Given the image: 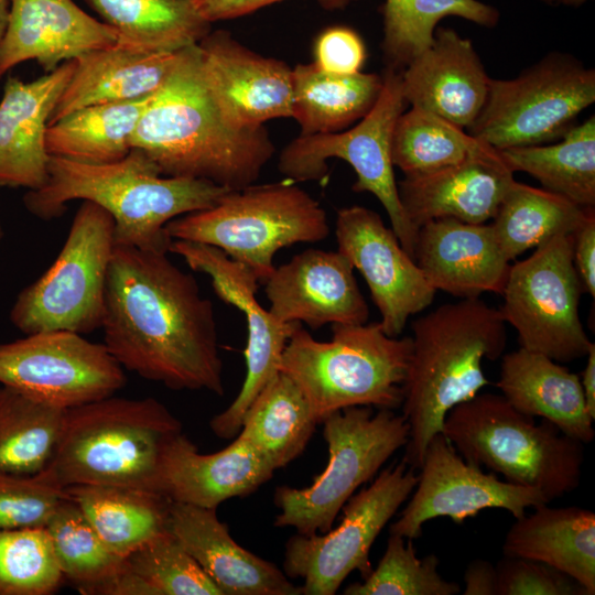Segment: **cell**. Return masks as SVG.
<instances>
[{
  "label": "cell",
  "instance_id": "47",
  "mask_svg": "<svg viewBox=\"0 0 595 595\" xmlns=\"http://www.w3.org/2000/svg\"><path fill=\"white\" fill-rule=\"evenodd\" d=\"M366 46L353 29L337 25L323 30L314 42V64L321 69L349 75L361 72Z\"/></svg>",
  "mask_w": 595,
  "mask_h": 595
},
{
  "label": "cell",
  "instance_id": "15",
  "mask_svg": "<svg viewBox=\"0 0 595 595\" xmlns=\"http://www.w3.org/2000/svg\"><path fill=\"white\" fill-rule=\"evenodd\" d=\"M127 382L104 343L68 331H45L0 344V385L60 409L97 401Z\"/></svg>",
  "mask_w": 595,
  "mask_h": 595
},
{
  "label": "cell",
  "instance_id": "12",
  "mask_svg": "<svg viewBox=\"0 0 595 595\" xmlns=\"http://www.w3.org/2000/svg\"><path fill=\"white\" fill-rule=\"evenodd\" d=\"M594 101V69L552 53L512 79L491 78L468 133L497 150L545 144L561 139Z\"/></svg>",
  "mask_w": 595,
  "mask_h": 595
},
{
  "label": "cell",
  "instance_id": "10",
  "mask_svg": "<svg viewBox=\"0 0 595 595\" xmlns=\"http://www.w3.org/2000/svg\"><path fill=\"white\" fill-rule=\"evenodd\" d=\"M115 220L101 206L83 201L52 266L18 295L10 312L24 334L101 328Z\"/></svg>",
  "mask_w": 595,
  "mask_h": 595
},
{
  "label": "cell",
  "instance_id": "26",
  "mask_svg": "<svg viewBox=\"0 0 595 595\" xmlns=\"http://www.w3.org/2000/svg\"><path fill=\"white\" fill-rule=\"evenodd\" d=\"M167 529L221 595H302L275 564L238 544L216 509L171 501Z\"/></svg>",
  "mask_w": 595,
  "mask_h": 595
},
{
  "label": "cell",
  "instance_id": "19",
  "mask_svg": "<svg viewBox=\"0 0 595 595\" xmlns=\"http://www.w3.org/2000/svg\"><path fill=\"white\" fill-rule=\"evenodd\" d=\"M198 48L205 84L230 127L255 129L292 118V68L284 62L249 50L225 30L210 31Z\"/></svg>",
  "mask_w": 595,
  "mask_h": 595
},
{
  "label": "cell",
  "instance_id": "35",
  "mask_svg": "<svg viewBox=\"0 0 595 595\" xmlns=\"http://www.w3.org/2000/svg\"><path fill=\"white\" fill-rule=\"evenodd\" d=\"M515 173H528L542 188L584 208L595 205V118L572 127L553 144L498 150Z\"/></svg>",
  "mask_w": 595,
  "mask_h": 595
},
{
  "label": "cell",
  "instance_id": "13",
  "mask_svg": "<svg viewBox=\"0 0 595 595\" xmlns=\"http://www.w3.org/2000/svg\"><path fill=\"white\" fill-rule=\"evenodd\" d=\"M582 292L573 235H559L510 266L498 310L520 347L570 363L586 356L592 345L580 317Z\"/></svg>",
  "mask_w": 595,
  "mask_h": 595
},
{
  "label": "cell",
  "instance_id": "43",
  "mask_svg": "<svg viewBox=\"0 0 595 595\" xmlns=\"http://www.w3.org/2000/svg\"><path fill=\"white\" fill-rule=\"evenodd\" d=\"M125 565L145 595H221L169 530L130 553Z\"/></svg>",
  "mask_w": 595,
  "mask_h": 595
},
{
  "label": "cell",
  "instance_id": "37",
  "mask_svg": "<svg viewBox=\"0 0 595 595\" xmlns=\"http://www.w3.org/2000/svg\"><path fill=\"white\" fill-rule=\"evenodd\" d=\"M593 209L515 180L491 227L504 256L511 262L555 236L573 235Z\"/></svg>",
  "mask_w": 595,
  "mask_h": 595
},
{
  "label": "cell",
  "instance_id": "45",
  "mask_svg": "<svg viewBox=\"0 0 595 595\" xmlns=\"http://www.w3.org/2000/svg\"><path fill=\"white\" fill-rule=\"evenodd\" d=\"M65 497V489L42 470L33 475L0 470V530L45 528Z\"/></svg>",
  "mask_w": 595,
  "mask_h": 595
},
{
  "label": "cell",
  "instance_id": "28",
  "mask_svg": "<svg viewBox=\"0 0 595 595\" xmlns=\"http://www.w3.org/2000/svg\"><path fill=\"white\" fill-rule=\"evenodd\" d=\"M500 358L496 387L515 409L549 421L583 444L594 440V420L587 411L577 374L522 347Z\"/></svg>",
  "mask_w": 595,
  "mask_h": 595
},
{
  "label": "cell",
  "instance_id": "20",
  "mask_svg": "<svg viewBox=\"0 0 595 595\" xmlns=\"http://www.w3.org/2000/svg\"><path fill=\"white\" fill-rule=\"evenodd\" d=\"M350 261L338 250L306 249L274 269L264 282L271 314L283 323L365 324L368 304Z\"/></svg>",
  "mask_w": 595,
  "mask_h": 595
},
{
  "label": "cell",
  "instance_id": "52",
  "mask_svg": "<svg viewBox=\"0 0 595 595\" xmlns=\"http://www.w3.org/2000/svg\"><path fill=\"white\" fill-rule=\"evenodd\" d=\"M10 0H0V47L7 31Z\"/></svg>",
  "mask_w": 595,
  "mask_h": 595
},
{
  "label": "cell",
  "instance_id": "33",
  "mask_svg": "<svg viewBox=\"0 0 595 595\" xmlns=\"http://www.w3.org/2000/svg\"><path fill=\"white\" fill-rule=\"evenodd\" d=\"M118 34L116 45L145 53H174L198 44L210 24L193 0H88Z\"/></svg>",
  "mask_w": 595,
  "mask_h": 595
},
{
  "label": "cell",
  "instance_id": "36",
  "mask_svg": "<svg viewBox=\"0 0 595 595\" xmlns=\"http://www.w3.org/2000/svg\"><path fill=\"white\" fill-rule=\"evenodd\" d=\"M150 96L134 100L93 105L77 109L46 130L48 155L87 164L123 159Z\"/></svg>",
  "mask_w": 595,
  "mask_h": 595
},
{
  "label": "cell",
  "instance_id": "4",
  "mask_svg": "<svg viewBox=\"0 0 595 595\" xmlns=\"http://www.w3.org/2000/svg\"><path fill=\"white\" fill-rule=\"evenodd\" d=\"M411 331L401 403L409 425L403 461L419 469L448 411L489 383L483 361L504 355L507 331L499 310L479 298L442 304L416 317Z\"/></svg>",
  "mask_w": 595,
  "mask_h": 595
},
{
  "label": "cell",
  "instance_id": "11",
  "mask_svg": "<svg viewBox=\"0 0 595 595\" xmlns=\"http://www.w3.org/2000/svg\"><path fill=\"white\" fill-rule=\"evenodd\" d=\"M380 95L357 125L333 133L299 134L281 151L278 169L291 182H321L329 159L347 162L356 173L353 191L371 193L387 212L391 228L413 258L418 229L401 205L391 155L392 134L407 101L401 73L387 67Z\"/></svg>",
  "mask_w": 595,
  "mask_h": 595
},
{
  "label": "cell",
  "instance_id": "8",
  "mask_svg": "<svg viewBox=\"0 0 595 595\" xmlns=\"http://www.w3.org/2000/svg\"><path fill=\"white\" fill-rule=\"evenodd\" d=\"M165 229L172 239L220 249L263 283L275 269L278 250L329 235L325 209L291 181L229 191L214 206L178 216Z\"/></svg>",
  "mask_w": 595,
  "mask_h": 595
},
{
  "label": "cell",
  "instance_id": "2",
  "mask_svg": "<svg viewBox=\"0 0 595 595\" xmlns=\"http://www.w3.org/2000/svg\"><path fill=\"white\" fill-rule=\"evenodd\" d=\"M130 145L163 176L206 180L234 191L255 184L275 151L264 127L240 130L223 119L204 80L198 44L177 52Z\"/></svg>",
  "mask_w": 595,
  "mask_h": 595
},
{
  "label": "cell",
  "instance_id": "16",
  "mask_svg": "<svg viewBox=\"0 0 595 595\" xmlns=\"http://www.w3.org/2000/svg\"><path fill=\"white\" fill-rule=\"evenodd\" d=\"M169 251L182 257L193 271L207 274L216 295L237 307L246 317L248 339L244 351V383L234 401L209 421L216 436L232 440L239 433L244 414L252 400L279 371L286 343L301 324L283 323L263 309L256 296L259 280L255 272L220 249L202 242L173 239Z\"/></svg>",
  "mask_w": 595,
  "mask_h": 595
},
{
  "label": "cell",
  "instance_id": "18",
  "mask_svg": "<svg viewBox=\"0 0 595 595\" xmlns=\"http://www.w3.org/2000/svg\"><path fill=\"white\" fill-rule=\"evenodd\" d=\"M335 235L338 251L367 283L385 333L398 337L412 315L432 304L436 291L375 210L339 208Z\"/></svg>",
  "mask_w": 595,
  "mask_h": 595
},
{
  "label": "cell",
  "instance_id": "22",
  "mask_svg": "<svg viewBox=\"0 0 595 595\" xmlns=\"http://www.w3.org/2000/svg\"><path fill=\"white\" fill-rule=\"evenodd\" d=\"M413 259L435 291L458 299L501 294L511 266L491 224L453 218L433 219L419 227Z\"/></svg>",
  "mask_w": 595,
  "mask_h": 595
},
{
  "label": "cell",
  "instance_id": "9",
  "mask_svg": "<svg viewBox=\"0 0 595 595\" xmlns=\"http://www.w3.org/2000/svg\"><path fill=\"white\" fill-rule=\"evenodd\" d=\"M328 448L325 469L305 488L279 486L274 526L292 527L298 533H324L357 488L371 480L409 439V425L393 410L350 407L323 421Z\"/></svg>",
  "mask_w": 595,
  "mask_h": 595
},
{
  "label": "cell",
  "instance_id": "53",
  "mask_svg": "<svg viewBox=\"0 0 595 595\" xmlns=\"http://www.w3.org/2000/svg\"><path fill=\"white\" fill-rule=\"evenodd\" d=\"M2 237H3V231H2L1 224H0V242H1Z\"/></svg>",
  "mask_w": 595,
  "mask_h": 595
},
{
  "label": "cell",
  "instance_id": "1",
  "mask_svg": "<svg viewBox=\"0 0 595 595\" xmlns=\"http://www.w3.org/2000/svg\"><path fill=\"white\" fill-rule=\"evenodd\" d=\"M101 328L123 369L172 390L224 394L213 304L167 253L115 244Z\"/></svg>",
  "mask_w": 595,
  "mask_h": 595
},
{
  "label": "cell",
  "instance_id": "30",
  "mask_svg": "<svg viewBox=\"0 0 595 595\" xmlns=\"http://www.w3.org/2000/svg\"><path fill=\"white\" fill-rule=\"evenodd\" d=\"M176 56L177 52L145 53L116 44L78 56L48 126L80 108L154 94L171 72Z\"/></svg>",
  "mask_w": 595,
  "mask_h": 595
},
{
  "label": "cell",
  "instance_id": "42",
  "mask_svg": "<svg viewBox=\"0 0 595 595\" xmlns=\"http://www.w3.org/2000/svg\"><path fill=\"white\" fill-rule=\"evenodd\" d=\"M435 554L418 558L412 540L390 533L377 567L349 584L345 595H455L461 586L439 572Z\"/></svg>",
  "mask_w": 595,
  "mask_h": 595
},
{
  "label": "cell",
  "instance_id": "41",
  "mask_svg": "<svg viewBox=\"0 0 595 595\" xmlns=\"http://www.w3.org/2000/svg\"><path fill=\"white\" fill-rule=\"evenodd\" d=\"M63 573L82 594L93 595L120 571L123 558L110 551L67 495L45 527Z\"/></svg>",
  "mask_w": 595,
  "mask_h": 595
},
{
  "label": "cell",
  "instance_id": "50",
  "mask_svg": "<svg viewBox=\"0 0 595 595\" xmlns=\"http://www.w3.org/2000/svg\"><path fill=\"white\" fill-rule=\"evenodd\" d=\"M464 595H497L496 565L487 560L472 561L464 574Z\"/></svg>",
  "mask_w": 595,
  "mask_h": 595
},
{
  "label": "cell",
  "instance_id": "29",
  "mask_svg": "<svg viewBox=\"0 0 595 595\" xmlns=\"http://www.w3.org/2000/svg\"><path fill=\"white\" fill-rule=\"evenodd\" d=\"M515 519L502 543L504 556L550 565L595 594V513L580 507L543 505Z\"/></svg>",
  "mask_w": 595,
  "mask_h": 595
},
{
  "label": "cell",
  "instance_id": "34",
  "mask_svg": "<svg viewBox=\"0 0 595 595\" xmlns=\"http://www.w3.org/2000/svg\"><path fill=\"white\" fill-rule=\"evenodd\" d=\"M317 422L296 383L278 371L246 410L236 436L275 470L301 455Z\"/></svg>",
  "mask_w": 595,
  "mask_h": 595
},
{
  "label": "cell",
  "instance_id": "46",
  "mask_svg": "<svg viewBox=\"0 0 595 595\" xmlns=\"http://www.w3.org/2000/svg\"><path fill=\"white\" fill-rule=\"evenodd\" d=\"M496 570L497 595H588L575 580L538 561L504 556Z\"/></svg>",
  "mask_w": 595,
  "mask_h": 595
},
{
  "label": "cell",
  "instance_id": "44",
  "mask_svg": "<svg viewBox=\"0 0 595 595\" xmlns=\"http://www.w3.org/2000/svg\"><path fill=\"white\" fill-rule=\"evenodd\" d=\"M63 577L45 528L0 530V595H48Z\"/></svg>",
  "mask_w": 595,
  "mask_h": 595
},
{
  "label": "cell",
  "instance_id": "31",
  "mask_svg": "<svg viewBox=\"0 0 595 595\" xmlns=\"http://www.w3.org/2000/svg\"><path fill=\"white\" fill-rule=\"evenodd\" d=\"M65 493L120 558L169 530L171 500L159 493L106 485H75Z\"/></svg>",
  "mask_w": 595,
  "mask_h": 595
},
{
  "label": "cell",
  "instance_id": "3",
  "mask_svg": "<svg viewBox=\"0 0 595 595\" xmlns=\"http://www.w3.org/2000/svg\"><path fill=\"white\" fill-rule=\"evenodd\" d=\"M229 191L210 181L160 174L142 152L87 164L51 156L47 178L24 195L26 209L41 219L58 217L74 199L96 203L115 220V244L170 252L165 226L172 219L217 204Z\"/></svg>",
  "mask_w": 595,
  "mask_h": 595
},
{
  "label": "cell",
  "instance_id": "25",
  "mask_svg": "<svg viewBox=\"0 0 595 595\" xmlns=\"http://www.w3.org/2000/svg\"><path fill=\"white\" fill-rule=\"evenodd\" d=\"M75 61L32 80L9 77L0 100V185L37 190L47 178L46 130Z\"/></svg>",
  "mask_w": 595,
  "mask_h": 595
},
{
  "label": "cell",
  "instance_id": "23",
  "mask_svg": "<svg viewBox=\"0 0 595 595\" xmlns=\"http://www.w3.org/2000/svg\"><path fill=\"white\" fill-rule=\"evenodd\" d=\"M515 181L498 150L489 148L461 163L398 182L401 205L410 223L419 229L439 218L468 224H486Z\"/></svg>",
  "mask_w": 595,
  "mask_h": 595
},
{
  "label": "cell",
  "instance_id": "48",
  "mask_svg": "<svg viewBox=\"0 0 595 595\" xmlns=\"http://www.w3.org/2000/svg\"><path fill=\"white\" fill-rule=\"evenodd\" d=\"M199 14L209 23L252 13L282 0H193ZM358 0H316L326 10H343Z\"/></svg>",
  "mask_w": 595,
  "mask_h": 595
},
{
  "label": "cell",
  "instance_id": "39",
  "mask_svg": "<svg viewBox=\"0 0 595 595\" xmlns=\"http://www.w3.org/2000/svg\"><path fill=\"white\" fill-rule=\"evenodd\" d=\"M382 51L388 67L404 68L428 48L437 23L458 17L493 28L499 20L494 7L478 0H385Z\"/></svg>",
  "mask_w": 595,
  "mask_h": 595
},
{
  "label": "cell",
  "instance_id": "51",
  "mask_svg": "<svg viewBox=\"0 0 595 595\" xmlns=\"http://www.w3.org/2000/svg\"><path fill=\"white\" fill-rule=\"evenodd\" d=\"M584 369L578 375L587 411L595 420V344L592 343L587 354Z\"/></svg>",
  "mask_w": 595,
  "mask_h": 595
},
{
  "label": "cell",
  "instance_id": "24",
  "mask_svg": "<svg viewBox=\"0 0 595 595\" xmlns=\"http://www.w3.org/2000/svg\"><path fill=\"white\" fill-rule=\"evenodd\" d=\"M117 32L73 0H10L0 47V77L34 60L46 72L91 51L112 46Z\"/></svg>",
  "mask_w": 595,
  "mask_h": 595
},
{
  "label": "cell",
  "instance_id": "49",
  "mask_svg": "<svg viewBox=\"0 0 595 595\" xmlns=\"http://www.w3.org/2000/svg\"><path fill=\"white\" fill-rule=\"evenodd\" d=\"M573 259L583 291L595 298V215L591 210L573 234Z\"/></svg>",
  "mask_w": 595,
  "mask_h": 595
},
{
  "label": "cell",
  "instance_id": "6",
  "mask_svg": "<svg viewBox=\"0 0 595 595\" xmlns=\"http://www.w3.org/2000/svg\"><path fill=\"white\" fill-rule=\"evenodd\" d=\"M332 332V338L322 342L299 326L279 363V371L300 388L317 424L350 407H401L411 337L388 336L380 322L333 324Z\"/></svg>",
  "mask_w": 595,
  "mask_h": 595
},
{
  "label": "cell",
  "instance_id": "7",
  "mask_svg": "<svg viewBox=\"0 0 595 595\" xmlns=\"http://www.w3.org/2000/svg\"><path fill=\"white\" fill-rule=\"evenodd\" d=\"M442 433L469 464L537 488L550 501L580 486L584 444L549 421L537 423L501 394L478 392L458 403L446 414Z\"/></svg>",
  "mask_w": 595,
  "mask_h": 595
},
{
  "label": "cell",
  "instance_id": "27",
  "mask_svg": "<svg viewBox=\"0 0 595 595\" xmlns=\"http://www.w3.org/2000/svg\"><path fill=\"white\" fill-rule=\"evenodd\" d=\"M232 440L218 452L202 454L183 431L176 434L163 454L158 493L171 501L217 509L256 491L274 469L248 442Z\"/></svg>",
  "mask_w": 595,
  "mask_h": 595
},
{
  "label": "cell",
  "instance_id": "14",
  "mask_svg": "<svg viewBox=\"0 0 595 595\" xmlns=\"http://www.w3.org/2000/svg\"><path fill=\"white\" fill-rule=\"evenodd\" d=\"M416 483L414 468L403 459L383 469L348 499L336 528L311 536L298 533L288 540L284 573L303 581V595H334L354 571L365 578L372 570L369 554L375 540Z\"/></svg>",
  "mask_w": 595,
  "mask_h": 595
},
{
  "label": "cell",
  "instance_id": "40",
  "mask_svg": "<svg viewBox=\"0 0 595 595\" xmlns=\"http://www.w3.org/2000/svg\"><path fill=\"white\" fill-rule=\"evenodd\" d=\"M490 147L452 122L416 107L394 125L391 155L404 176L423 175L461 163Z\"/></svg>",
  "mask_w": 595,
  "mask_h": 595
},
{
  "label": "cell",
  "instance_id": "17",
  "mask_svg": "<svg viewBox=\"0 0 595 595\" xmlns=\"http://www.w3.org/2000/svg\"><path fill=\"white\" fill-rule=\"evenodd\" d=\"M419 469L408 505L389 528L390 533L412 541L422 536L428 521L437 517L461 524L484 509L499 508L517 519L528 508L551 502L537 488L501 480L469 464L442 432L429 442Z\"/></svg>",
  "mask_w": 595,
  "mask_h": 595
},
{
  "label": "cell",
  "instance_id": "21",
  "mask_svg": "<svg viewBox=\"0 0 595 595\" xmlns=\"http://www.w3.org/2000/svg\"><path fill=\"white\" fill-rule=\"evenodd\" d=\"M491 78L470 40L455 30H435L431 45L401 73L407 105L469 129L483 110Z\"/></svg>",
  "mask_w": 595,
  "mask_h": 595
},
{
  "label": "cell",
  "instance_id": "38",
  "mask_svg": "<svg viewBox=\"0 0 595 595\" xmlns=\"http://www.w3.org/2000/svg\"><path fill=\"white\" fill-rule=\"evenodd\" d=\"M65 410L0 386V470L33 475L48 464Z\"/></svg>",
  "mask_w": 595,
  "mask_h": 595
},
{
  "label": "cell",
  "instance_id": "32",
  "mask_svg": "<svg viewBox=\"0 0 595 595\" xmlns=\"http://www.w3.org/2000/svg\"><path fill=\"white\" fill-rule=\"evenodd\" d=\"M292 77V118L300 125V134L347 129L370 111L383 82L382 76L375 73L338 75L314 63L295 65Z\"/></svg>",
  "mask_w": 595,
  "mask_h": 595
},
{
  "label": "cell",
  "instance_id": "5",
  "mask_svg": "<svg viewBox=\"0 0 595 595\" xmlns=\"http://www.w3.org/2000/svg\"><path fill=\"white\" fill-rule=\"evenodd\" d=\"M181 421L154 398L107 397L65 410L42 470L55 486L130 487L158 493L160 467Z\"/></svg>",
  "mask_w": 595,
  "mask_h": 595
}]
</instances>
